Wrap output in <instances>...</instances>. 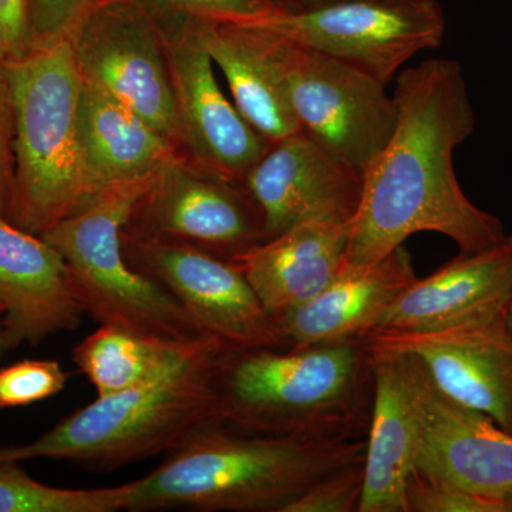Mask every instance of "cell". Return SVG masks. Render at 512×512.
Listing matches in <instances>:
<instances>
[{
    "label": "cell",
    "instance_id": "28",
    "mask_svg": "<svg viewBox=\"0 0 512 512\" xmlns=\"http://www.w3.org/2000/svg\"><path fill=\"white\" fill-rule=\"evenodd\" d=\"M406 512H507L504 500L434 483L414 470L406 485Z\"/></svg>",
    "mask_w": 512,
    "mask_h": 512
},
{
    "label": "cell",
    "instance_id": "34",
    "mask_svg": "<svg viewBox=\"0 0 512 512\" xmlns=\"http://www.w3.org/2000/svg\"><path fill=\"white\" fill-rule=\"evenodd\" d=\"M504 504H505V511L512 512V494L508 495V497L505 498Z\"/></svg>",
    "mask_w": 512,
    "mask_h": 512
},
{
    "label": "cell",
    "instance_id": "29",
    "mask_svg": "<svg viewBox=\"0 0 512 512\" xmlns=\"http://www.w3.org/2000/svg\"><path fill=\"white\" fill-rule=\"evenodd\" d=\"M92 0H26L33 47L69 36Z\"/></svg>",
    "mask_w": 512,
    "mask_h": 512
},
{
    "label": "cell",
    "instance_id": "15",
    "mask_svg": "<svg viewBox=\"0 0 512 512\" xmlns=\"http://www.w3.org/2000/svg\"><path fill=\"white\" fill-rule=\"evenodd\" d=\"M165 43L181 138L205 163L208 173L237 183L265 153L268 143L222 92L215 64L190 19Z\"/></svg>",
    "mask_w": 512,
    "mask_h": 512
},
{
    "label": "cell",
    "instance_id": "32",
    "mask_svg": "<svg viewBox=\"0 0 512 512\" xmlns=\"http://www.w3.org/2000/svg\"><path fill=\"white\" fill-rule=\"evenodd\" d=\"M271 2L279 8H285V6L313 5V3L332 2V0H271Z\"/></svg>",
    "mask_w": 512,
    "mask_h": 512
},
{
    "label": "cell",
    "instance_id": "14",
    "mask_svg": "<svg viewBox=\"0 0 512 512\" xmlns=\"http://www.w3.org/2000/svg\"><path fill=\"white\" fill-rule=\"evenodd\" d=\"M369 348L375 396L357 512H406L404 494L416 470L423 430V366L407 353Z\"/></svg>",
    "mask_w": 512,
    "mask_h": 512
},
{
    "label": "cell",
    "instance_id": "6",
    "mask_svg": "<svg viewBox=\"0 0 512 512\" xmlns=\"http://www.w3.org/2000/svg\"><path fill=\"white\" fill-rule=\"evenodd\" d=\"M153 180L101 192L42 238L63 256L74 298L100 325L168 342L210 339L163 285L136 271L124 256L123 229Z\"/></svg>",
    "mask_w": 512,
    "mask_h": 512
},
{
    "label": "cell",
    "instance_id": "21",
    "mask_svg": "<svg viewBox=\"0 0 512 512\" xmlns=\"http://www.w3.org/2000/svg\"><path fill=\"white\" fill-rule=\"evenodd\" d=\"M188 19L235 107L266 143L299 133L274 35L258 23Z\"/></svg>",
    "mask_w": 512,
    "mask_h": 512
},
{
    "label": "cell",
    "instance_id": "5",
    "mask_svg": "<svg viewBox=\"0 0 512 512\" xmlns=\"http://www.w3.org/2000/svg\"><path fill=\"white\" fill-rule=\"evenodd\" d=\"M13 111L8 220L43 237L80 210L86 184L79 146L82 76L69 36L5 62Z\"/></svg>",
    "mask_w": 512,
    "mask_h": 512
},
{
    "label": "cell",
    "instance_id": "12",
    "mask_svg": "<svg viewBox=\"0 0 512 512\" xmlns=\"http://www.w3.org/2000/svg\"><path fill=\"white\" fill-rule=\"evenodd\" d=\"M369 346L419 359L450 399L512 436V333L505 315L431 332L370 330Z\"/></svg>",
    "mask_w": 512,
    "mask_h": 512
},
{
    "label": "cell",
    "instance_id": "23",
    "mask_svg": "<svg viewBox=\"0 0 512 512\" xmlns=\"http://www.w3.org/2000/svg\"><path fill=\"white\" fill-rule=\"evenodd\" d=\"M150 338L119 326L100 325L73 350V362L93 384L99 396L123 392L158 376L200 348Z\"/></svg>",
    "mask_w": 512,
    "mask_h": 512
},
{
    "label": "cell",
    "instance_id": "30",
    "mask_svg": "<svg viewBox=\"0 0 512 512\" xmlns=\"http://www.w3.org/2000/svg\"><path fill=\"white\" fill-rule=\"evenodd\" d=\"M13 184V111L5 60L0 56V217H8ZM8 220V218H6Z\"/></svg>",
    "mask_w": 512,
    "mask_h": 512
},
{
    "label": "cell",
    "instance_id": "2",
    "mask_svg": "<svg viewBox=\"0 0 512 512\" xmlns=\"http://www.w3.org/2000/svg\"><path fill=\"white\" fill-rule=\"evenodd\" d=\"M214 389L218 424L239 433L366 439L372 350L365 336L305 348L222 349Z\"/></svg>",
    "mask_w": 512,
    "mask_h": 512
},
{
    "label": "cell",
    "instance_id": "22",
    "mask_svg": "<svg viewBox=\"0 0 512 512\" xmlns=\"http://www.w3.org/2000/svg\"><path fill=\"white\" fill-rule=\"evenodd\" d=\"M79 146L86 184L84 205L116 185L156 177L174 160L168 138L116 97L84 80Z\"/></svg>",
    "mask_w": 512,
    "mask_h": 512
},
{
    "label": "cell",
    "instance_id": "25",
    "mask_svg": "<svg viewBox=\"0 0 512 512\" xmlns=\"http://www.w3.org/2000/svg\"><path fill=\"white\" fill-rule=\"evenodd\" d=\"M69 375L57 360H22L0 367V410L29 406L62 392Z\"/></svg>",
    "mask_w": 512,
    "mask_h": 512
},
{
    "label": "cell",
    "instance_id": "33",
    "mask_svg": "<svg viewBox=\"0 0 512 512\" xmlns=\"http://www.w3.org/2000/svg\"><path fill=\"white\" fill-rule=\"evenodd\" d=\"M505 323H507L508 329H510L512 333V292L510 301H508L507 311H505Z\"/></svg>",
    "mask_w": 512,
    "mask_h": 512
},
{
    "label": "cell",
    "instance_id": "11",
    "mask_svg": "<svg viewBox=\"0 0 512 512\" xmlns=\"http://www.w3.org/2000/svg\"><path fill=\"white\" fill-rule=\"evenodd\" d=\"M123 237L181 242L221 258H234L265 241L261 211L231 181L171 160L158 171Z\"/></svg>",
    "mask_w": 512,
    "mask_h": 512
},
{
    "label": "cell",
    "instance_id": "35",
    "mask_svg": "<svg viewBox=\"0 0 512 512\" xmlns=\"http://www.w3.org/2000/svg\"><path fill=\"white\" fill-rule=\"evenodd\" d=\"M3 313H5V308H3L2 303H0V319H2Z\"/></svg>",
    "mask_w": 512,
    "mask_h": 512
},
{
    "label": "cell",
    "instance_id": "27",
    "mask_svg": "<svg viewBox=\"0 0 512 512\" xmlns=\"http://www.w3.org/2000/svg\"><path fill=\"white\" fill-rule=\"evenodd\" d=\"M363 461L320 478L284 512H357L363 493Z\"/></svg>",
    "mask_w": 512,
    "mask_h": 512
},
{
    "label": "cell",
    "instance_id": "19",
    "mask_svg": "<svg viewBox=\"0 0 512 512\" xmlns=\"http://www.w3.org/2000/svg\"><path fill=\"white\" fill-rule=\"evenodd\" d=\"M416 279L403 245L373 264L343 266L311 301L274 316L282 348L362 338Z\"/></svg>",
    "mask_w": 512,
    "mask_h": 512
},
{
    "label": "cell",
    "instance_id": "13",
    "mask_svg": "<svg viewBox=\"0 0 512 512\" xmlns=\"http://www.w3.org/2000/svg\"><path fill=\"white\" fill-rule=\"evenodd\" d=\"M241 183L261 211L266 241L313 218L355 217L363 173L299 131L268 143Z\"/></svg>",
    "mask_w": 512,
    "mask_h": 512
},
{
    "label": "cell",
    "instance_id": "16",
    "mask_svg": "<svg viewBox=\"0 0 512 512\" xmlns=\"http://www.w3.org/2000/svg\"><path fill=\"white\" fill-rule=\"evenodd\" d=\"M416 471L434 483L483 497L505 500L512 494L511 434L437 389L424 367Z\"/></svg>",
    "mask_w": 512,
    "mask_h": 512
},
{
    "label": "cell",
    "instance_id": "26",
    "mask_svg": "<svg viewBox=\"0 0 512 512\" xmlns=\"http://www.w3.org/2000/svg\"><path fill=\"white\" fill-rule=\"evenodd\" d=\"M154 16L258 23L278 6L271 0H136Z\"/></svg>",
    "mask_w": 512,
    "mask_h": 512
},
{
    "label": "cell",
    "instance_id": "3",
    "mask_svg": "<svg viewBox=\"0 0 512 512\" xmlns=\"http://www.w3.org/2000/svg\"><path fill=\"white\" fill-rule=\"evenodd\" d=\"M366 439L259 436L210 424L134 480L128 511L284 512L320 478L365 458Z\"/></svg>",
    "mask_w": 512,
    "mask_h": 512
},
{
    "label": "cell",
    "instance_id": "1",
    "mask_svg": "<svg viewBox=\"0 0 512 512\" xmlns=\"http://www.w3.org/2000/svg\"><path fill=\"white\" fill-rule=\"evenodd\" d=\"M393 96L396 126L363 173L345 266L373 264L419 232L446 235L463 254L500 244L503 222L468 200L454 170V150L476 127L460 63L403 70Z\"/></svg>",
    "mask_w": 512,
    "mask_h": 512
},
{
    "label": "cell",
    "instance_id": "31",
    "mask_svg": "<svg viewBox=\"0 0 512 512\" xmlns=\"http://www.w3.org/2000/svg\"><path fill=\"white\" fill-rule=\"evenodd\" d=\"M32 49L26 0H0V56L8 62Z\"/></svg>",
    "mask_w": 512,
    "mask_h": 512
},
{
    "label": "cell",
    "instance_id": "7",
    "mask_svg": "<svg viewBox=\"0 0 512 512\" xmlns=\"http://www.w3.org/2000/svg\"><path fill=\"white\" fill-rule=\"evenodd\" d=\"M258 25L288 42L342 60L386 87L414 56L441 46L447 30L437 0H332L278 6Z\"/></svg>",
    "mask_w": 512,
    "mask_h": 512
},
{
    "label": "cell",
    "instance_id": "20",
    "mask_svg": "<svg viewBox=\"0 0 512 512\" xmlns=\"http://www.w3.org/2000/svg\"><path fill=\"white\" fill-rule=\"evenodd\" d=\"M352 218H313L229 259L272 316L322 292L345 266Z\"/></svg>",
    "mask_w": 512,
    "mask_h": 512
},
{
    "label": "cell",
    "instance_id": "10",
    "mask_svg": "<svg viewBox=\"0 0 512 512\" xmlns=\"http://www.w3.org/2000/svg\"><path fill=\"white\" fill-rule=\"evenodd\" d=\"M136 271L163 285L183 305L205 338L224 349L282 348L271 315L237 266L181 242L123 237Z\"/></svg>",
    "mask_w": 512,
    "mask_h": 512
},
{
    "label": "cell",
    "instance_id": "18",
    "mask_svg": "<svg viewBox=\"0 0 512 512\" xmlns=\"http://www.w3.org/2000/svg\"><path fill=\"white\" fill-rule=\"evenodd\" d=\"M512 292V235L463 254L413 282L372 330L431 332L505 315Z\"/></svg>",
    "mask_w": 512,
    "mask_h": 512
},
{
    "label": "cell",
    "instance_id": "24",
    "mask_svg": "<svg viewBox=\"0 0 512 512\" xmlns=\"http://www.w3.org/2000/svg\"><path fill=\"white\" fill-rule=\"evenodd\" d=\"M134 483L104 488H59L30 477L19 463H0V512L128 511Z\"/></svg>",
    "mask_w": 512,
    "mask_h": 512
},
{
    "label": "cell",
    "instance_id": "8",
    "mask_svg": "<svg viewBox=\"0 0 512 512\" xmlns=\"http://www.w3.org/2000/svg\"><path fill=\"white\" fill-rule=\"evenodd\" d=\"M271 33L302 133L365 173L396 126L394 96L356 67Z\"/></svg>",
    "mask_w": 512,
    "mask_h": 512
},
{
    "label": "cell",
    "instance_id": "4",
    "mask_svg": "<svg viewBox=\"0 0 512 512\" xmlns=\"http://www.w3.org/2000/svg\"><path fill=\"white\" fill-rule=\"evenodd\" d=\"M222 349L205 340L157 379L97 397L32 443L0 447V463L49 458L114 471L167 454L194 431L218 424L214 372Z\"/></svg>",
    "mask_w": 512,
    "mask_h": 512
},
{
    "label": "cell",
    "instance_id": "17",
    "mask_svg": "<svg viewBox=\"0 0 512 512\" xmlns=\"http://www.w3.org/2000/svg\"><path fill=\"white\" fill-rule=\"evenodd\" d=\"M0 348L37 345L79 328L82 306L70 288L63 256L46 239L0 217Z\"/></svg>",
    "mask_w": 512,
    "mask_h": 512
},
{
    "label": "cell",
    "instance_id": "9",
    "mask_svg": "<svg viewBox=\"0 0 512 512\" xmlns=\"http://www.w3.org/2000/svg\"><path fill=\"white\" fill-rule=\"evenodd\" d=\"M69 39L84 82L116 97L168 140L181 138L167 47L153 13L136 0H92Z\"/></svg>",
    "mask_w": 512,
    "mask_h": 512
}]
</instances>
